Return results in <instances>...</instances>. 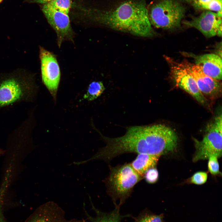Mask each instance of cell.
<instances>
[{
    "label": "cell",
    "mask_w": 222,
    "mask_h": 222,
    "mask_svg": "<svg viewBox=\"0 0 222 222\" xmlns=\"http://www.w3.org/2000/svg\"><path fill=\"white\" fill-rule=\"evenodd\" d=\"M101 135L106 145L92 160L109 161L117 156L128 153L160 156L175 150L178 143L175 131L162 124L130 126L126 128L124 135L116 138Z\"/></svg>",
    "instance_id": "1"
},
{
    "label": "cell",
    "mask_w": 222,
    "mask_h": 222,
    "mask_svg": "<svg viewBox=\"0 0 222 222\" xmlns=\"http://www.w3.org/2000/svg\"><path fill=\"white\" fill-rule=\"evenodd\" d=\"M79 7L81 17L92 22L138 36L155 34L144 0H125L106 9Z\"/></svg>",
    "instance_id": "2"
},
{
    "label": "cell",
    "mask_w": 222,
    "mask_h": 222,
    "mask_svg": "<svg viewBox=\"0 0 222 222\" xmlns=\"http://www.w3.org/2000/svg\"><path fill=\"white\" fill-rule=\"evenodd\" d=\"M110 172L104 181L107 191L115 207L121 206L130 196L135 186L143 178L137 173L130 163L109 166Z\"/></svg>",
    "instance_id": "3"
},
{
    "label": "cell",
    "mask_w": 222,
    "mask_h": 222,
    "mask_svg": "<svg viewBox=\"0 0 222 222\" xmlns=\"http://www.w3.org/2000/svg\"><path fill=\"white\" fill-rule=\"evenodd\" d=\"M35 89L33 76L25 71H17L3 76L0 80V107L30 99Z\"/></svg>",
    "instance_id": "4"
},
{
    "label": "cell",
    "mask_w": 222,
    "mask_h": 222,
    "mask_svg": "<svg viewBox=\"0 0 222 222\" xmlns=\"http://www.w3.org/2000/svg\"><path fill=\"white\" fill-rule=\"evenodd\" d=\"M148 12L151 25L171 29L179 27L185 9L176 0H158L151 5Z\"/></svg>",
    "instance_id": "5"
},
{
    "label": "cell",
    "mask_w": 222,
    "mask_h": 222,
    "mask_svg": "<svg viewBox=\"0 0 222 222\" xmlns=\"http://www.w3.org/2000/svg\"><path fill=\"white\" fill-rule=\"evenodd\" d=\"M222 117L221 113H220L207 125L206 134L202 140L194 138L196 148L193 158L194 162L208 159L212 156L218 158L221 156Z\"/></svg>",
    "instance_id": "6"
},
{
    "label": "cell",
    "mask_w": 222,
    "mask_h": 222,
    "mask_svg": "<svg viewBox=\"0 0 222 222\" xmlns=\"http://www.w3.org/2000/svg\"><path fill=\"white\" fill-rule=\"evenodd\" d=\"M39 57L42 81L56 101L60 78L56 58L52 52L41 47H39Z\"/></svg>",
    "instance_id": "7"
},
{
    "label": "cell",
    "mask_w": 222,
    "mask_h": 222,
    "mask_svg": "<svg viewBox=\"0 0 222 222\" xmlns=\"http://www.w3.org/2000/svg\"><path fill=\"white\" fill-rule=\"evenodd\" d=\"M41 10L56 33L59 47L64 41H73L75 33L71 26L68 14L56 10L47 3L42 5Z\"/></svg>",
    "instance_id": "8"
},
{
    "label": "cell",
    "mask_w": 222,
    "mask_h": 222,
    "mask_svg": "<svg viewBox=\"0 0 222 222\" xmlns=\"http://www.w3.org/2000/svg\"><path fill=\"white\" fill-rule=\"evenodd\" d=\"M171 62V74L176 85L192 96L200 104L210 109L209 101L200 92L184 64Z\"/></svg>",
    "instance_id": "9"
},
{
    "label": "cell",
    "mask_w": 222,
    "mask_h": 222,
    "mask_svg": "<svg viewBox=\"0 0 222 222\" xmlns=\"http://www.w3.org/2000/svg\"><path fill=\"white\" fill-rule=\"evenodd\" d=\"M185 25L195 28L207 37L222 35V17L216 13L210 11L203 12L197 17H192L190 20L183 22Z\"/></svg>",
    "instance_id": "10"
},
{
    "label": "cell",
    "mask_w": 222,
    "mask_h": 222,
    "mask_svg": "<svg viewBox=\"0 0 222 222\" xmlns=\"http://www.w3.org/2000/svg\"><path fill=\"white\" fill-rule=\"evenodd\" d=\"M184 64L195 80L200 92L206 98L207 97L213 99L221 96L222 84L220 80L205 74L195 64Z\"/></svg>",
    "instance_id": "11"
},
{
    "label": "cell",
    "mask_w": 222,
    "mask_h": 222,
    "mask_svg": "<svg viewBox=\"0 0 222 222\" xmlns=\"http://www.w3.org/2000/svg\"><path fill=\"white\" fill-rule=\"evenodd\" d=\"M80 220L67 219L61 208L53 201H49L39 207L27 222H78Z\"/></svg>",
    "instance_id": "12"
},
{
    "label": "cell",
    "mask_w": 222,
    "mask_h": 222,
    "mask_svg": "<svg viewBox=\"0 0 222 222\" xmlns=\"http://www.w3.org/2000/svg\"><path fill=\"white\" fill-rule=\"evenodd\" d=\"M195 64L207 75L217 80L222 79V59L213 54L197 56L195 59Z\"/></svg>",
    "instance_id": "13"
},
{
    "label": "cell",
    "mask_w": 222,
    "mask_h": 222,
    "mask_svg": "<svg viewBox=\"0 0 222 222\" xmlns=\"http://www.w3.org/2000/svg\"><path fill=\"white\" fill-rule=\"evenodd\" d=\"M160 156L147 154H138L130 164L134 170L143 178L148 169L155 167Z\"/></svg>",
    "instance_id": "14"
},
{
    "label": "cell",
    "mask_w": 222,
    "mask_h": 222,
    "mask_svg": "<svg viewBox=\"0 0 222 222\" xmlns=\"http://www.w3.org/2000/svg\"><path fill=\"white\" fill-rule=\"evenodd\" d=\"M92 209L95 213L94 216L90 215L84 209L87 219L90 222H121L123 217L120 214L119 208L115 207L112 211L106 212L96 208L92 204Z\"/></svg>",
    "instance_id": "15"
},
{
    "label": "cell",
    "mask_w": 222,
    "mask_h": 222,
    "mask_svg": "<svg viewBox=\"0 0 222 222\" xmlns=\"http://www.w3.org/2000/svg\"><path fill=\"white\" fill-rule=\"evenodd\" d=\"M105 89L102 82L93 81L89 84L86 93L84 95V98L88 101H93L100 96Z\"/></svg>",
    "instance_id": "16"
},
{
    "label": "cell",
    "mask_w": 222,
    "mask_h": 222,
    "mask_svg": "<svg viewBox=\"0 0 222 222\" xmlns=\"http://www.w3.org/2000/svg\"><path fill=\"white\" fill-rule=\"evenodd\" d=\"M72 0H55L47 4L60 12L69 15Z\"/></svg>",
    "instance_id": "17"
},
{
    "label": "cell",
    "mask_w": 222,
    "mask_h": 222,
    "mask_svg": "<svg viewBox=\"0 0 222 222\" xmlns=\"http://www.w3.org/2000/svg\"><path fill=\"white\" fill-rule=\"evenodd\" d=\"M134 222H162V218L160 216L152 214L145 211L135 218Z\"/></svg>",
    "instance_id": "18"
},
{
    "label": "cell",
    "mask_w": 222,
    "mask_h": 222,
    "mask_svg": "<svg viewBox=\"0 0 222 222\" xmlns=\"http://www.w3.org/2000/svg\"><path fill=\"white\" fill-rule=\"evenodd\" d=\"M195 4L198 7L211 11L217 12L222 10V0H212L206 3Z\"/></svg>",
    "instance_id": "19"
},
{
    "label": "cell",
    "mask_w": 222,
    "mask_h": 222,
    "mask_svg": "<svg viewBox=\"0 0 222 222\" xmlns=\"http://www.w3.org/2000/svg\"><path fill=\"white\" fill-rule=\"evenodd\" d=\"M159 174L157 169L153 167L148 169L145 173L143 178L148 183L153 184L155 183L158 179Z\"/></svg>",
    "instance_id": "20"
},
{
    "label": "cell",
    "mask_w": 222,
    "mask_h": 222,
    "mask_svg": "<svg viewBox=\"0 0 222 222\" xmlns=\"http://www.w3.org/2000/svg\"><path fill=\"white\" fill-rule=\"evenodd\" d=\"M218 158L215 156L210 157L208 162V168L209 172L212 175H216L219 174V164Z\"/></svg>",
    "instance_id": "21"
},
{
    "label": "cell",
    "mask_w": 222,
    "mask_h": 222,
    "mask_svg": "<svg viewBox=\"0 0 222 222\" xmlns=\"http://www.w3.org/2000/svg\"><path fill=\"white\" fill-rule=\"evenodd\" d=\"M208 178L206 172L199 171L195 173L190 179V182L196 185H201L205 183Z\"/></svg>",
    "instance_id": "22"
},
{
    "label": "cell",
    "mask_w": 222,
    "mask_h": 222,
    "mask_svg": "<svg viewBox=\"0 0 222 222\" xmlns=\"http://www.w3.org/2000/svg\"><path fill=\"white\" fill-rule=\"evenodd\" d=\"M54 0H24V2L29 3H36L43 5Z\"/></svg>",
    "instance_id": "23"
},
{
    "label": "cell",
    "mask_w": 222,
    "mask_h": 222,
    "mask_svg": "<svg viewBox=\"0 0 222 222\" xmlns=\"http://www.w3.org/2000/svg\"><path fill=\"white\" fill-rule=\"evenodd\" d=\"M0 222H6L2 214V204L0 201Z\"/></svg>",
    "instance_id": "24"
},
{
    "label": "cell",
    "mask_w": 222,
    "mask_h": 222,
    "mask_svg": "<svg viewBox=\"0 0 222 222\" xmlns=\"http://www.w3.org/2000/svg\"><path fill=\"white\" fill-rule=\"evenodd\" d=\"M212 0H194L193 2L194 4L197 3H204L208 2Z\"/></svg>",
    "instance_id": "25"
},
{
    "label": "cell",
    "mask_w": 222,
    "mask_h": 222,
    "mask_svg": "<svg viewBox=\"0 0 222 222\" xmlns=\"http://www.w3.org/2000/svg\"><path fill=\"white\" fill-rule=\"evenodd\" d=\"M181 0L182 1H183L184 2H193L194 1V0Z\"/></svg>",
    "instance_id": "26"
},
{
    "label": "cell",
    "mask_w": 222,
    "mask_h": 222,
    "mask_svg": "<svg viewBox=\"0 0 222 222\" xmlns=\"http://www.w3.org/2000/svg\"><path fill=\"white\" fill-rule=\"evenodd\" d=\"M4 152V151L0 149V155L3 154Z\"/></svg>",
    "instance_id": "27"
},
{
    "label": "cell",
    "mask_w": 222,
    "mask_h": 222,
    "mask_svg": "<svg viewBox=\"0 0 222 222\" xmlns=\"http://www.w3.org/2000/svg\"><path fill=\"white\" fill-rule=\"evenodd\" d=\"M85 220L84 219H80L78 222H85Z\"/></svg>",
    "instance_id": "28"
},
{
    "label": "cell",
    "mask_w": 222,
    "mask_h": 222,
    "mask_svg": "<svg viewBox=\"0 0 222 222\" xmlns=\"http://www.w3.org/2000/svg\"><path fill=\"white\" fill-rule=\"evenodd\" d=\"M3 0H0V4L3 1Z\"/></svg>",
    "instance_id": "29"
}]
</instances>
